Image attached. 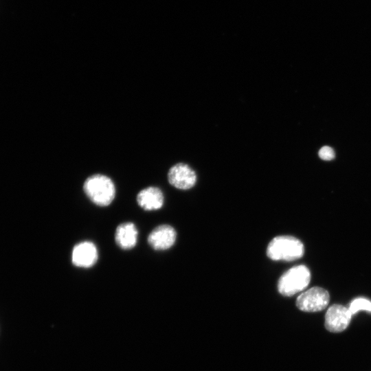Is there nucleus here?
Segmentation results:
<instances>
[{
  "mask_svg": "<svg viewBox=\"0 0 371 371\" xmlns=\"http://www.w3.org/2000/svg\"><path fill=\"white\" fill-rule=\"evenodd\" d=\"M83 190L89 199L99 206L110 205L115 196L113 181L100 174L89 177L84 183Z\"/></svg>",
  "mask_w": 371,
  "mask_h": 371,
  "instance_id": "1",
  "label": "nucleus"
},
{
  "mask_svg": "<svg viewBox=\"0 0 371 371\" xmlns=\"http://www.w3.org/2000/svg\"><path fill=\"white\" fill-rule=\"evenodd\" d=\"M303 243L291 236H278L273 238L267 248V256L273 260L293 261L302 257Z\"/></svg>",
  "mask_w": 371,
  "mask_h": 371,
  "instance_id": "2",
  "label": "nucleus"
},
{
  "mask_svg": "<svg viewBox=\"0 0 371 371\" xmlns=\"http://www.w3.org/2000/svg\"><path fill=\"white\" fill-rule=\"evenodd\" d=\"M310 280L311 272L305 265L294 266L280 276L278 289L282 295L291 297L304 290Z\"/></svg>",
  "mask_w": 371,
  "mask_h": 371,
  "instance_id": "3",
  "label": "nucleus"
},
{
  "mask_svg": "<svg viewBox=\"0 0 371 371\" xmlns=\"http://www.w3.org/2000/svg\"><path fill=\"white\" fill-rule=\"evenodd\" d=\"M329 300L330 295L326 289L314 286L297 297L296 306L304 312H317L326 308Z\"/></svg>",
  "mask_w": 371,
  "mask_h": 371,
  "instance_id": "4",
  "label": "nucleus"
},
{
  "mask_svg": "<svg viewBox=\"0 0 371 371\" xmlns=\"http://www.w3.org/2000/svg\"><path fill=\"white\" fill-rule=\"evenodd\" d=\"M352 315L348 308L341 304H334L326 313L325 328L333 333L342 332L349 325Z\"/></svg>",
  "mask_w": 371,
  "mask_h": 371,
  "instance_id": "5",
  "label": "nucleus"
},
{
  "mask_svg": "<svg viewBox=\"0 0 371 371\" xmlns=\"http://www.w3.org/2000/svg\"><path fill=\"white\" fill-rule=\"evenodd\" d=\"M168 179L169 183L176 188L188 190L195 185L196 175L188 165L178 163L170 168Z\"/></svg>",
  "mask_w": 371,
  "mask_h": 371,
  "instance_id": "6",
  "label": "nucleus"
},
{
  "mask_svg": "<svg viewBox=\"0 0 371 371\" xmlns=\"http://www.w3.org/2000/svg\"><path fill=\"white\" fill-rule=\"evenodd\" d=\"M98 260V250L90 241H83L76 245L71 253L72 263L78 267H90Z\"/></svg>",
  "mask_w": 371,
  "mask_h": 371,
  "instance_id": "7",
  "label": "nucleus"
},
{
  "mask_svg": "<svg viewBox=\"0 0 371 371\" xmlns=\"http://www.w3.org/2000/svg\"><path fill=\"white\" fill-rule=\"evenodd\" d=\"M176 237V231L172 226L161 225L150 233L148 243L155 250H166L174 245Z\"/></svg>",
  "mask_w": 371,
  "mask_h": 371,
  "instance_id": "8",
  "label": "nucleus"
},
{
  "mask_svg": "<svg viewBox=\"0 0 371 371\" xmlns=\"http://www.w3.org/2000/svg\"><path fill=\"white\" fill-rule=\"evenodd\" d=\"M137 202L145 210H159L163 206L164 195L159 188L150 186L138 193Z\"/></svg>",
  "mask_w": 371,
  "mask_h": 371,
  "instance_id": "9",
  "label": "nucleus"
},
{
  "mask_svg": "<svg viewBox=\"0 0 371 371\" xmlns=\"http://www.w3.org/2000/svg\"><path fill=\"white\" fill-rule=\"evenodd\" d=\"M137 235V229L133 223H123L116 228L115 240L121 249H130L135 246Z\"/></svg>",
  "mask_w": 371,
  "mask_h": 371,
  "instance_id": "10",
  "label": "nucleus"
},
{
  "mask_svg": "<svg viewBox=\"0 0 371 371\" xmlns=\"http://www.w3.org/2000/svg\"><path fill=\"white\" fill-rule=\"evenodd\" d=\"M348 308L352 315L361 310L371 313V301L365 297H357L350 302Z\"/></svg>",
  "mask_w": 371,
  "mask_h": 371,
  "instance_id": "11",
  "label": "nucleus"
},
{
  "mask_svg": "<svg viewBox=\"0 0 371 371\" xmlns=\"http://www.w3.org/2000/svg\"><path fill=\"white\" fill-rule=\"evenodd\" d=\"M319 157L325 161H330L334 159L335 152L333 149L329 146L322 147L318 153Z\"/></svg>",
  "mask_w": 371,
  "mask_h": 371,
  "instance_id": "12",
  "label": "nucleus"
}]
</instances>
